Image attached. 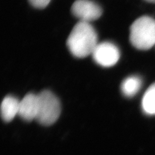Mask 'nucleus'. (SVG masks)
<instances>
[{
  "mask_svg": "<svg viewBox=\"0 0 155 155\" xmlns=\"http://www.w3.org/2000/svg\"><path fill=\"white\" fill-rule=\"evenodd\" d=\"M98 44V35L94 28L90 23L84 21L76 24L67 40L70 52L78 58L92 55Z\"/></svg>",
  "mask_w": 155,
  "mask_h": 155,
  "instance_id": "obj_1",
  "label": "nucleus"
},
{
  "mask_svg": "<svg viewBox=\"0 0 155 155\" xmlns=\"http://www.w3.org/2000/svg\"><path fill=\"white\" fill-rule=\"evenodd\" d=\"M130 41L138 50L147 51L155 45V19L143 16L138 18L130 27Z\"/></svg>",
  "mask_w": 155,
  "mask_h": 155,
  "instance_id": "obj_2",
  "label": "nucleus"
},
{
  "mask_svg": "<svg viewBox=\"0 0 155 155\" xmlns=\"http://www.w3.org/2000/svg\"><path fill=\"white\" fill-rule=\"evenodd\" d=\"M39 107L36 120L43 125L55 123L61 113L60 100L50 91H43L38 94Z\"/></svg>",
  "mask_w": 155,
  "mask_h": 155,
  "instance_id": "obj_3",
  "label": "nucleus"
},
{
  "mask_svg": "<svg viewBox=\"0 0 155 155\" xmlns=\"http://www.w3.org/2000/svg\"><path fill=\"white\" fill-rule=\"evenodd\" d=\"M92 56L97 64L104 67H110L116 65L119 61L120 52L118 47L114 43L105 41L98 43Z\"/></svg>",
  "mask_w": 155,
  "mask_h": 155,
  "instance_id": "obj_4",
  "label": "nucleus"
},
{
  "mask_svg": "<svg viewBox=\"0 0 155 155\" xmlns=\"http://www.w3.org/2000/svg\"><path fill=\"white\" fill-rule=\"evenodd\" d=\"M71 12L80 21L90 23L101 17L102 9L91 0H76L72 5Z\"/></svg>",
  "mask_w": 155,
  "mask_h": 155,
  "instance_id": "obj_5",
  "label": "nucleus"
},
{
  "mask_svg": "<svg viewBox=\"0 0 155 155\" xmlns=\"http://www.w3.org/2000/svg\"><path fill=\"white\" fill-rule=\"evenodd\" d=\"M38 107V94L29 93L20 101L18 115L27 122L36 120Z\"/></svg>",
  "mask_w": 155,
  "mask_h": 155,
  "instance_id": "obj_6",
  "label": "nucleus"
},
{
  "mask_svg": "<svg viewBox=\"0 0 155 155\" xmlns=\"http://www.w3.org/2000/svg\"><path fill=\"white\" fill-rule=\"evenodd\" d=\"M19 103L20 101L12 96H7L3 99L1 105V114L5 122H11L18 115Z\"/></svg>",
  "mask_w": 155,
  "mask_h": 155,
  "instance_id": "obj_7",
  "label": "nucleus"
},
{
  "mask_svg": "<svg viewBox=\"0 0 155 155\" xmlns=\"http://www.w3.org/2000/svg\"><path fill=\"white\" fill-rule=\"evenodd\" d=\"M142 85L141 78L138 76H130L122 81L121 84V91L125 96L130 98L138 93Z\"/></svg>",
  "mask_w": 155,
  "mask_h": 155,
  "instance_id": "obj_8",
  "label": "nucleus"
},
{
  "mask_svg": "<svg viewBox=\"0 0 155 155\" xmlns=\"http://www.w3.org/2000/svg\"><path fill=\"white\" fill-rule=\"evenodd\" d=\"M142 108L146 114L155 115V83L145 91L142 100Z\"/></svg>",
  "mask_w": 155,
  "mask_h": 155,
  "instance_id": "obj_9",
  "label": "nucleus"
},
{
  "mask_svg": "<svg viewBox=\"0 0 155 155\" xmlns=\"http://www.w3.org/2000/svg\"><path fill=\"white\" fill-rule=\"evenodd\" d=\"M51 0H28L32 7L36 8H44L48 5Z\"/></svg>",
  "mask_w": 155,
  "mask_h": 155,
  "instance_id": "obj_10",
  "label": "nucleus"
},
{
  "mask_svg": "<svg viewBox=\"0 0 155 155\" xmlns=\"http://www.w3.org/2000/svg\"><path fill=\"white\" fill-rule=\"evenodd\" d=\"M145 2H149V3H155V0H145Z\"/></svg>",
  "mask_w": 155,
  "mask_h": 155,
  "instance_id": "obj_11",
  "label": "nucleus"
}]
</instances>
